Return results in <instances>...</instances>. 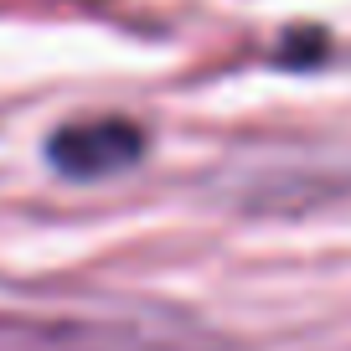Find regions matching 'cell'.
I'll list each match as a JSON object with an SVG mask.
<instances>
[{"instance_id": "1", "label": "cell", "mask_w": 351, "mask_h": 351, "mask_svg": "<svg viewBox=\"0 0 351 351\" xmlns=\"http://www.w3.org/2000/svg\"><path fill=\"white\" fill-rule=\"evenodd\" d=\"M145 150V130L130 119H83V124H67V130L52 134L47 155L62 176H109V171H124L134 165Z\"/></svg>"}]
</instances>
